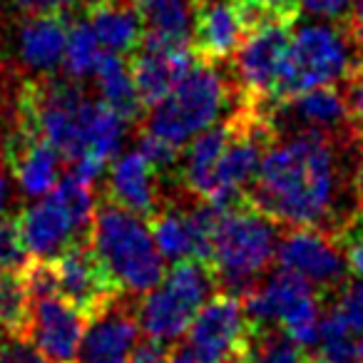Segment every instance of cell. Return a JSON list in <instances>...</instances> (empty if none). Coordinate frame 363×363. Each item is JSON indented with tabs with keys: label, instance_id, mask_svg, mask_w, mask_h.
<instances>
[{
	"label": "cell",
	"instance_id": "1",
	"mask_svg": "<svg viewBox=\"0 0 363 363\" xmlns=\"http://www.w3.org/2000/svg\"><path fill=\"white\" fill-rule=\"evenodd\" d=\"M338 197V160L331 135L291 132L269 145L244 199L267 217L291 227H318Z\"/></svg>",
	"mask_w": 363,
	"mask_h": 363
},
{
	"label": "cell",
	"instance_id": "2",
	"mask_svg": "<svg viewBox=\"0 0 363 363\" xmlns=\"http://www.w3.org/2000/svg\"><path fill=\"white\" fill-rule=\"evenodd\" d=\"M90 244L110 281L125 294H147L164 279V259L142 214L102 199L90 224Z\"/></svg>",
	"mask_w": 363,
	"mask_h": 363
},
{
	"label": "cell",
	"instance_id": "3",
	"mask_svg": "<svg viewBox=\"0 0 363 363\" xmlns=\"http://www.w3.org/2000/svg\"><path fill=\"white\" fill-rule=\"evenodd\" d=\"M279 222L247 199L222 209L212 232L209 267L222 291L244 296L277 257Z\"/></svg>",
	"mask_w": 363,
	"mask_h": 363
},
{
	"label": "cell",
	"instance_id": "4",
	"mask_svg": "<svg viewBox=\"0 0 363 363\" xmlns=\"http://www.w3.org/2000/svg\"><path fill=\"white\" fill-rule=\"evenodd\" d=\"M227 100L229 87L217 72V65L197 57L179 82L150 107L145 132L182 150L192 137L222 117Z\"/></svg>",
	"mask_w": 363,
	"mask_h": 363
},
{
	"label": "cell",
	"instance_id": "5",
	"mask_svg": "<svg viewBox=\"0 0 363 363\" xmlns=\"http://www.w3.org/2000/svg\"><path fill=\"white\" fill-rule=\"evenodd\" d=\"M219 291L212 267L199 259L177 262L137 306L140 331L162 346L179 341L197 311Z\"/></svg>",
	"mask_w": 363,
	"mask_h": 363
},
{
	"label": "cell",
	"instance_id": "6",
	"mask_svg": "<svg viewBox=\"0 0 363 363\" xmlns=\"http://www.w3.org/2000/svg\"><path fill=\"white\" fill-rule=\"evenodd\" d=\"M95 207L90 182L67 174L18 217L28 254L33 259L52 262L72 242H77V234L90 229Z\"/></svg>",
	"mask_w": 363,
	"mask_h": 363
},
{
	"label": "cell",
	"instance_id": "7",
	"mask_svg": "<svg viewBox=\"0 0 363 363\" xmlns=\"http://www.w3.org/2000/svg\"><path fill=\"white\" fill-rule=\"evenodd\" d=\"M356 57L351 52V38L331 26H303L289 38L284 65L274 87L272 102L286 100L298 92L343 80ZM269 105V102H267Z\"/></svg>",
	"mask_w": 363,
	"mask_h": 363
},
{
	"label": "cell",
	"instance_id": "8",
	"mask_svg": "<svg viewBox=\"0 0 363 363\" xmlns=\"http://www.w3.org/2000/svg\"><path fill=\"white\" fill-rule=\"evenodd\" d=\"M244 311L249 323L279 326L298 346L313 348L321 328V298L316 289L298 279L296 274L279 269L264 284H257L244 294Z\"/></svg>",
	"mask_w": 363,
	"mask_h": 363
},
{
	"label": "cell",
	"instance_id": "9",
	"mask_svg": "<svg viewBox=\"0 0 363 363\" xmlns=\"http://www.w3.org/2000/svg\"><path fill=\"white\" fill-rule=\"evenodd\" d=\"M247 331L244 301L234 294L217 291L197 311L184 336L174 341L169 363H222L242 346Z\"/></svg>",
	"mask_w": 363,
	"mask_h": 363
},
{
	"label": "cell",
	"instance_id": "10",
	"mask_svg": "<svg viewBox=\"0 0 363 363\" xmlns=\"http://www.w3.org/2000/svg\"><path fill=\"white\" fill-rule=\"evenodd\" d=\"M279 269L296 274L316 291H341L346 284V262H343L338 234L321 232L316 227H294L277 244Z\"/></svg>",
	"mask_w": 363,
	"mask_h": 363
},
{
	"label": "cell",
	"instance_id": "11",
	"mask_svg": "<svg viewBox=\"0 0 363 363\" xmlns=\"http://www.w3.org/2000/svg\"><path fill=\"white\" fill-rule=\"evenodd\" d=\"M130 294L115 291L87 313L85 333L77 348L75 363H127L140 341L137 308Z\"/></svg>",
	"mask_w": 363,
	"mask_h": 363
},
{
	"label": "cell",
	"instance_id": "12",
	"mask_svg": "<svg viewBox=\"0 0 363 363\" xmlns=\"http://www.w3.org/2000/svg\"><path fill=\"white\" fill-rule=\"evenodd\" d=\"M289 28L291 26L286 23H264V26L249 30L239 50L234 52L237 55L234 70H237L244 102H252V105L272 102L289 48V38H291Z\"/></svg>",
	"mask_w": 363,
	"mask_h": 363
},
{
	"label": "cell",
	"instance_id": "13",
	"mask_svg": "<svg viewBox=\"0 0 363 363\" xmlns=\"http://www.w3.org/2000/svg\"><path fill=\"white\" fill-rule=\"evenodd\" d=\"M87 316L60 296H40L30 301L23 336H28L50 363H75Z\"/></svg>",
	"mask_w": 363,
	"mask_h": 363
},
{
	"label": "cell",
	"instance_id": "14",
	"mask_svg": "<svg viewBox=\"0 0 363 363\" xmlns=\"http://www.w3.org/2000/svg\"><path fill=\"white\" fill-rule=\"evenodd\" d=\"M247 33L237 0H192V50L199 60L219 65L234 57Z\"/></svg>",
	"mask_w": 363,
	"mask_h": 363
},
{
	"label": "cell",
	"instance_id": "15",
	"mask_svg": "<svg viewBox=\"0 0 363 363\" xmlns=\"http://www.w3.org/2000/svg\"><path fill=\"white\" fill-rule=\"evenodd\" d=\"M57 279V294L82 313H90L110 294L120 291L102 269L90 242H72L62 254L52 259Z\"/></svg>",
	"mask_w": 363,
	"mask_h": 363
},
{
	"label": "cell",
	"instance_id": "16",
	"mask_svg": "<svg viewBox=\"0 0 363 363\" xmlns=\"http://www.w3.org/2000/svg\"><path fill=\"white\" fill-rule=\"evenodd\" d=\"M194 60L197 55L192 45H167V43L142 38L127 62L142 105L152 107L155 102H160L179 82V77L189 70Z\"/></svg>",
	"mask_w": 363,
	"mask_h": 363
},
{
	"label": "cell",
	"instance_id": "17",
	"mask_svg": "<svg viewBox=\"0 0 363 363\" xmlns=\"http://www.w3.org/2000/svg\"><path fill=\"white\" fill-rule=\"evenodd\" d=\"M6 160L13 169L18 187L28 197H43L60 179L62 157L26 122L16 120V127L6 140Z\"/></svg>",
	"mask_w": 363,
	"mask_h": 363
},
{
	"label": "cell",
	"instance_id": "18",
	"mask_svg": "<svg viewBox=\"0 0 363 363\" xmlns=\"http://www.w3.org/2000/svg\"><path fill=\"white\" fill-rule=\"evenodd\" d=\"M155 167L145 160L140 150H132L127 155L117 157L110 167V179H107V197L132 212L150 217L160 207L157 197V177Z\"/></svg>",
	"mask_w": 363,
	"mask_h": 363
},
{
	"label": "cell",
	"instance_id": "19",
	"mask_svg": "<svg viewBox=\"0 0 363 363\" xmlns=\"http://www.w3.org/2000/svg\"><path fill=\"white\" fill-rule=\"evenodd\" d=\"M85 21L105 52L132 55L142 43V21L132 0H90Z\"/></svg>",
	"mask_w": 363,
	"mask_h": 363
},
{
	"label": "cell",
	"instance_id": "20",
	"mask_svg": "<svg viewBox=\"0 0 363 363\" xmlns=\"http://www.w3.org/2000/svg\"><path fill=\"white\" fill-rule=\"evenodd\" d=\"M70 18L65 11L33 13L21 28V57L30 70L52 72L62 65Z\"/></svg>",
	"mask_w": 363,
	"mask_h": 363
},
{
	"label": "cell",
	"instance_id": "21",
	"mask_svg": "<svg viewBox=\"0 0 363 363\" xmlns=\"http://www.w3.org/2000/svg\"><path fill=\"white\" fill-rule=\"evenodd\" d=\"M229 142V120L227 122H214L212 127L202 130L197 137L187 142V152H184V162H182V182L187 184V189L197 199H207L209 189H212L214 169L219 164L224 147Z\"/></svg>",
	"mask_w": 363,
	"mask_h": 363
},
{
	"label": "cell",
	"instance_id": "22",
	"mask_svg": "<svg viewBox=\"0 0 363 363\" xmlns=\"http://www.w3.org/2000/svg\"><path fill=\"white\" fill-rule=\"evenodd\" d=\"M142 38L167 45H192V0H132Z\"/></svg>",
	"mask_w": 363,
	"mask_h": 363
},
{
	"label": "cell",
	"instance_id": "23",
	"mask_svg": "<svg viewBox=\"0 0 363 363\" xmlns=\"http://www.w3.org/2000/svg\"><path fill=\"white\" fill-rule=\"evenodd\" d=\"M92 77H95L100 100L110 110H115L127 125L140 120L142 112H145V105H142L140 95H137V87L132 82L130 65L125 62V57L117 55V52H102Z\"/></svg>",
	"mask_w": 363,
	"mask_h": 363
},
{
	"label": "cell",
	"instance_id": "24",
	"mask_svg": "<svg viewBox=\"0 0 363 363\" xmlns=\"http://www.w3.org/2000/svg\"><path fill=\"white\" fill-rule=\"evenodd\" d=\"M242 351L247 363H308L306 348L298 346L279 326H257V323H249Z\"/></svg>",
	"mask_w": 363,
	"mask_h": 363
},
{
	"label": "cell",
	"instance_id": "25",
	"mask_svg": "<svg viewBox=\"0 0 363 363\" xmlns=\"http://www.w3.org/2000/svg\"><path fill=\"white\" fill-rule=\"evenodd\" d=\"M102 45L95 38L92 28L87 21H70L67 26V43H65V55H62V67H65L67 77L75 82L85 80L95 72L97 62L102 57Z\"/></svg>",
	"mask_w": 363,
	"mask_h": 363
},
{
	"label": "cell",
	"instance_id": "26",
	"mask_svg": "<svg viewBox=\"0 0 363 363\" xmlns=\"http://www.w3.org/2000/svg\"><path fill=\"white\" fill-rule=\"evenodd\" d=\"M318 361L323 363H358V338L356 331L348 326V321L336 311L326 313L321 318L316 346Z\"/></svg>",
	"mask_w": 363,
	"mask_h": 363
},
{
	"label": "cell",
	"instance_id": "27",
	"mask_svg": "<svg viewBox=\"0 0 363 363\" xmlns=\"http://www.w3.org/2000/svg\"><path fill=\"white\" fill-rule=\"evenodd\" d=\"M30 313V294L23 272H0V326L6 333H23Z\"/></svg>",
	"mask_w": 363,
	"mask_h": 363
},
{
	"label": "cell",
	"instance_id": "28",
	"mask_svg": "<svg viewBox=\"0 0 363 363\" xmlns=\"http://www.w3.org/2000/svg\"><path fill=\"white\" fill-rule=\"evenodd\" d=\"M237 3L249 30L264 26V23H286V26H294L298 13H301L298 0H237Z\"/></svg>",
	"mask_w": 363,
	"mask_h": 363
},
{
	"label": "cell",
	"instance_id": "29",
	"mask_svg": "<svg viewBox=\"0 0 363 363\" xmlns=\"http://www.w3.org/2000/svg\"><path fill=\"white\" fill-rule=\"evenodd\" d=\"M30 262L18 219H0V272H23Z\"/></svg>",
	"mask_w": 363,
	"mask_h": 363
},
{
	"label": "cell",
	"instance_id": "30",
	"mask_svg": "<svg viewBox=\"0 0 363 363\" xmlns=\"http://www.w3.org/2000/svg\"><path fill=\"white\" fill-rule=\"evenodd\" d=\"M343 80H346L343 100L348 107V125H351L353 135L363 137V60L353 62Z\"/></svg>",
	"mask_w": 363,
	"mask_h": 363
},
{
	"label": "cell",
	"instance_id": "31",
	"mask_svg": "<svg viewBox=\"0 0 363 363\" xmlns=\"http://www.w3.org/2000/svg\"><path fill=\"white\" fill-rule=\"evenodd\" d=\"M0 363H50L40 348L23 333H6L0 343Z\"/></svg>",
	"mask_w": 363,
	"mask_h": 363
},
{
	"label": "cell",
	"instance_id": "32",
	"mask_svg": "<svg viewBox=\"0 0 363 363\" xmlns=\"http://www.w3.org/2000/svg\"><path fill=\"white\" fill-rule=\"evenodd\" d=\"M333 308L346 318L353 331L363 333V281L361 279H356L353 284H343L341 294H338V301Z\"/></svg>",
	"mask_w": 363,
	"mask_h": 363
},
{
	"label": "cell",
	"instance_id": "33",
	"mask_svg": "<svg viewBox=\"0 0 363 363\" xmlns=\"http://www.w3.org/2000/svg\"><path fill=\"white\" fill-rule=\"evenodd\" d=\"M137 150L145 155V160L150 162L157 172L169 169V167H174L177 160H179V150H177L174 145H169V142L160 140V137L150 135V132H145V130H142Z\"/></svg>",
	"mask_w": 363,
	"mask_h": 363
},
{
	"label": "cell",
	"instance_id": "34",
	"mask_svg": "<svg viewBox=\"0 0 363 363\" xmlns=\"http://www.w3.org/2000/svg\"><path fill=\"white\" fill-rule=\"evenodd\" d=\"M338 242H341L343 262H346L348 274H353L356 279L363 281V234L348 224L341 234H338Z\"/></svg>",
	"mask_w": 363,
	"mask_h": 363
},
{
	"label": "cell",
	"instance_id": "35",
	"mask_svg": "<svg viewBox=\"0 0 363 363\" xmlns=\"http://www.w3.org/2000/svg\"><path fill=\"white\" fill-rule=\"evenodd\" d=\"M301 11L323 21H346L353 0H298Z\"/></svg>",
	"mask_w": 363,
	"mask_h": 363
},
{
	"label": "cell",
	"instance_id": "36",
	"mask_svg": "<svg viewBox=\"0 0 363 363\" xmlns=\"http://www.w3.org/2000/svg\"><path fill=\"white\" fill-rule=\"evenodd\" d=\"M127 363H169V353L162 343L147 338L145 343H137Z\"/></svg>",
	"mask_w": 363,
	"mask_h": 363
},
{
	"label": "cell",
	"instance_id": "37",
	"mask_svg": "<svg viewBox=\"0 0 363 363\" xmlns=\"http://www.w3.org/2000/svg\"><path fill=\"white\" fill-rule=\"evenodd\" d=\"M18 8H23L26 13H55V11H67L72 0H13Z\"/></svg>",
	"mask_w": 363,
	"mask_h": 363
},
{
	"label": "cell",
	"instance_id": "38",
	"mask_svg": "<svg viewBox=\"0 0 363 363\" xmlns=\"http://www.w3.org/2000/svg\"><path fill=\"white\" fill-rule=\"evenodd\" d=\"M8 179H6V174L0 172V217L6 214V207H8Z\"/></svg>",
	"mask_w": 363,
	"mask_h": 363
},
{
	"label": "cell",
	"instance_id": "39",
	"mask_svg": "<svg viewBox=\"0 0 363 363\" xmlns=\"http://www.w3.org/2000/svg\"><path fill=\"white\" fill-rule=\"evenodd\" d=\"M356 199H358V207L363 212V157H361V164H358L356 172Z\"/></svg>",
	"mask_w": 363,
	"mask_h": 363
},
{
	"label": "cell",
	"instance_id": "40",
	"mask_svg": "<svg viewBox=\"0 0 363 363\" xmlns=\"http://www.w3.org/2000/svg\"><path fill=\"white\" fill-rule=\"evenodd\" d=\"M351 227L356 229V232H361V234H363V212H358V217L351 222Z\"/></svg>",
	"mask_w": 363,
	"mask_h": 363
},
{
	"label": "cell",
	"instance_id": "41",
	"mask_svg": "<svg viewBox=\"0 0 363 363\" xmlns=\"http://www.w3.org/2000/svg\"><path fill=\"white\" fill-rule=\"evenodd\" d=\"M358 363H363V338L358 341Z\"/></svg>",
	"mask_w": 363,
	"mask_h": 363
},
{
	"label": "cell",
	"instance_id": "42",
	"mask_svg": "<svg viewBox=\"0 0 363 363\" xmlns=\"http://www.w3.org/2000/svg\"><path fill=\"white\" fill-rule=\"evenodd\" d=\"M3 338H6V333H3V326H0V343H3Z\"/></svg>",
	"mask_w": 363,
	"mask_h": 363
}]
</instances>
